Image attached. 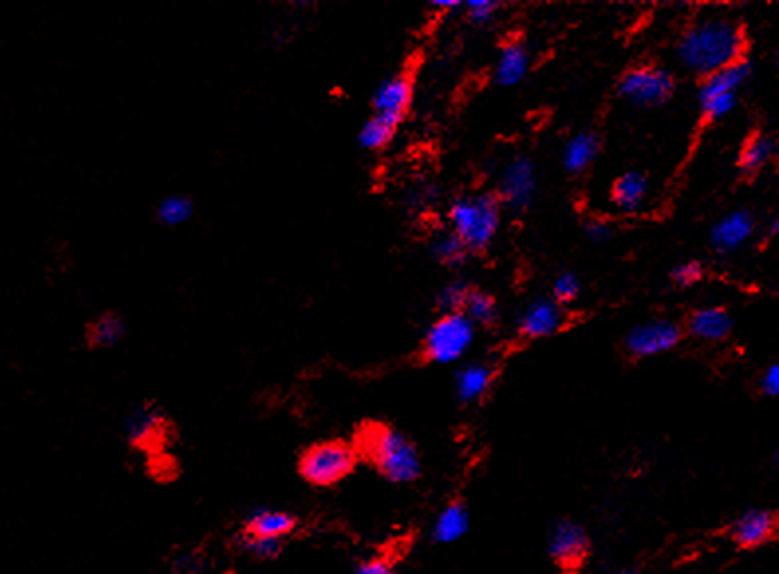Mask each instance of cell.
I'll use <instances>...</instances> for the list:
<instances>
[{
    "mask_svg": "<svg viewBox=\"0 0 779 574\" xmlns=\"http://www.w3.org/2000/svg\"><path fill=\"white\" fill-rule=\"evenodd\" d=\"M744 32L740 24L726 18L695 22L679 40V62L699 75H712L742 62Z\"/></svg>",
    "mask_w": 779,
    "mask_h": 574,
    "instance_id": "cell-1",
    "label": "cell"
},
{
    "mask_svg": "<svg viewBox=\"0 0 779 574\" xmlns=\"http://www.w3.org/2000/svg\"><path fill=\"white\" fill-rule=\"evenodd\" d=\"M357 448L371 460L377 472L393 484H411L421 476L423 464L419 450L403 432L371 425L359 434Z\"/></svg>",
    "mask_w": 779,
    "mask_h": 574,
    "instance_id": "cell-2",
    "label": "cell"
},
{
    "mask_svg": "<svg viewBox=\"0 0 779 574\" xmlns=\"http://www.w3.org/2000/svg\"><path fill=\"white\" fill-rule=\"evenodd\" d=\"M452 231L462 239L468 251L480 253L490 247L496 237L501 212L494 196H466L452 204L448 212Z\"/></svg>",
    "mask_w": 779,
    "mask_h": 574,
    "instance_id": "cell-3",
    "label": "cell"
},
{
    "mask_svg": "<svg viewBox=\"0 0 779 574\" xmlns=\"http://www.w3.org/2000/svg\"><path fill=\"white\" fill-rule=\"evenodd\" d=\"M357 446L344 440H324L304 450L298 462L300 476L318 488L336 486L357 466Z\"/></svg>",
    "mask_w": 779,
    "mask_h": 574,
    "instance_id": "cell-4",
    "label": "cell"
},
{
    "mask_svg": "<svg viewBox=\"0 0 779 574\" xmlns=\"http://www.w3.org/2000/svg\"><path fill=\"white\" fill-rule=\"evenodd\" d=\"M474 340L476 324L464 312H450L432 322L426 332L423 350L426 359L440 365H450L466 356Z\"/></svg>",
    "mask_w": 779,
    "mask_h": 574,
    "instance_id": "cell-5",
    "label": "cell"
},
{
    "mask_svg": "<svg viewBox=\"0 0 779 574\" xmlns=\"http://www.w3.org/2000/svg\"><path fill=\"white\" fill-rule=\"evenodd\" d=\"M750 77V64L738 62L720 72L707 75L699 87V103L707 121L726 117L736 105V93Z\"/></svg>",
    "mask_w": 779,
    "mask_h": 574,
    "instance_id": "cell-6",
    "label": "cell"
},
{
    "mask_svg": "<svg viewBox=\"0 0 779 574\" xmlns=\"http://www.w3.org/2000/svg\"><path fill=\"white\" fill-rule=\"evenodd\" d=\"M675 89L673 75L663 68L643 66L626 73L620 79L618 91L624 99L638 107H657L665 103Z\"/></svg>",
    "mask_w": 779,
    "mask_h": 574,
    "instance_id": "cell-7",
    "label": "cell"
},
{
    "mask_svg": "<svg viewBox=\"0 0 779 574\" xmlns=\"http://www.w3.org/2000/svg\"><path fill=\"white\" fill-rule=\"evenodd\" d=\"M537 192L535 164L527 156L511 158L499 176V200L511 210H527Z\"/></svg>",
    "mask_w": 779,
    "mask_h": 574,
    "instance_id": "cell-8",
    "label": "cell"
},
{
    "mask_svg": "<svg viewBox=\"0 0 779 574\" xmlns=\"http://www.w3.org/2000/svg\"><path fill=\"white\" fill-rule=\"evenodd\" d=\"M681 328L669 320L639 324L626 336V350L636 358H655L671 352L681 342Z\"/></svg>",
    "mask_w": 779,
    "mask_h": 574,
    "instance_id": "cell-9",
    "label": "cell"
},
{
    "mask_svg": "<svg viewBox=\"0 0 779 574\" xmlns=\"http://www.w3.org/2000/svg\"><path fill=\"white\" fill-rule=\"evenodd\" d=\"M413 101V81L409 75L399 73L387 77L373 93L371 105H373V115L383 117L395 125H399Z\"/></svg>",
    "mask_w": 779,
    "mask_h": 574,
    "instance_id": "cell-10",
    "label": "cell"
},
{
    "mask_svg": "<svg viewBox=\"0 0 779 574\" xmlns=\"http://www.w3.org/2000/svg\"><path fill=\"white\" fill-rule=\"evenodd\" d=\"M565 316L555 298H537L521 312L519 330L527 338H547L561 330Z\"/></svg>",
    "mask_w": 779,
    "mask_h": 574,
    "instance_id": "cell-11",
    "label": "cell"
},
{
    "mask_svg": "<svg viewBox=\"0 0 779 574\" xmlns=\"http://www.w3.org/2000/svg\"><path fill=\"white\" fill-rule=\"evenodd\" d=\"M547 549L557 563L578 565L588 553V537L578 523L563 519L553 525L549 533Z\"/></svg>",
    "mask_w": 779,
    "mask_h": 574,
    "instance_id": "cell-12",
    "label": "cell"
},
{
    "mask_svg": "<svg viewBox=\"0 0 779 574\" xmlns=\"http://www.w3.org/2000/svg\"><path fill=\"white\" fill-rule=\"evenodd\" d=\"M776 527H778V519L774 513L764 509H750L732 523L730 533L740 547L752 549L764 545L774 535Z\"/></svg>",
    "mask_w": 779,
    "mask_h": 574,
    "instance_id": "cell-13",
    "label": "cell"
},
{
    "mask_svg": "<svg viewBox=\"0 0 779 574\" xmlns=\"http://www.w3.org/2000/svg\"><path fill=\"white\" fill-rule=\"evenodd\" d=\"M754 233V219L748 212H732L722 217L710 229V243L718 253H732L740 249Z\"/></svg>",
    "mask_w": 779,
    "mask_h": 574,
    "instance_id": "cell-14",
    "label": "cell"
},
{
    "mask_svg": "<svg viewBox=\"0 0 779 574\" xmlns=\"http://www.w3.org/2000/svg\"><path fill=\"white\" fill-rule=\"evenodd\" d=\"M296 529L294 515L281 511V509H255L245 519V535L255 537H271V539H284Z\"/></svg>",
    "mask_w": 779,
    "mask_h": 574,
    "instance_id": "cell-15",
    "label": "cell"
},
{
    "mask_svg": "<svg viewBox=\"0 0 779 574\" xmlns=\"http://www.w3.org/2000/svg\"><path fill=\"white\" fill-rule=\"evenodd\" d=\"M689 330L695 338L703 342H722L732 330L730 314L720 306H710L697 310L689 320Z\"/></svg>",
    "mask_w": 779,
    "mask_h": 574,
    "instance_id": "cell-16",
    "label": "cell"
},
{
    "mask_svg": "<svg viewBox=\"0 0 779 574\" xmlns=\"http://www.w3.org/2000/svg\"><path fill=\"white\" fill-rule=\"evenodd\" d=\"M527 70H529V52H527V48L521 42H517V40L507 42L501 48L499 58H497L496 72H494L497 85L513 87V85L523 81V77L527 75Z\"/></svg>",
    "mask_w": 779,
    "mask_h": 574,
    "instance_id": "cell-17",
    "label": "cell"
},
{
    "mask_svg": "<svg viewBox=\"0 0 779 574\" xmlns=\"http://www.w3.org/2000/svg\"><path fill=\"white\" fill-rule=\"evenodd\" d=\"M470 529V513L460 502L448 503L434 519L432 539L436 543L448 545L460 541Z\"/></svg>",
    "mask_w": 779,
    "mask_h": 574,
    "instance_id": "cell-18",
    "label": "cell"
},
{
    "mask_svg": "<svg viewBox=\"0 0 779 574\" xmlns=\"http://www.w3.org/2000/svg\"><path fill=\"white\" fill-rule=\"evenodd\" d=\"M494 379V371L486 363H468L456 373V395L462 403L482 399Z\"/></svg>",
    "mask_w": 779,
    "mask_h": 574,
    "instance_id": "cell-19",
    "label": "cell"
},
{
    "mask_svg": "<svg viewBox=\"0 0 779 574\" xmlns=\"http://www.w3.org/2000/svg\"><path fill=\"white\" fill-rule=\"evenodd\" d=\"M649 194V182L641 172L622 174L612 188V202L626 214H632L641 208Z\"/></svg>",
    "mask_w": 779,
    "mask_h": 574,
    "instance_id": "cell-20",
    "label": "cell"
},
{
    "mask_svg": "<svg viewBox=\"0 0 779 574\" xmlns=\"http://www.w3.org/2000/svg\"><path fill=\"white\" fill-rule=\"evenodd\" d=\"M600 139L594 133H580L563 150V166L570 174H582L598 156Z\"/></svg>",
    "mask_w": 779,
    "mask_h": 574,
    "instance_id": "cell-21",
    "label": "cell"
},
{
    "mask_svg": "<svg viewBox=\"0 0 779 574\" xmlns=\"http://www.w3.org/2000/svg\"><path fill=\"white\" fill-rule=\"evenodd\" d=\"M162 425H164L162 413L154 405H142L127 419L125 434L133 444L142 446V444H150L156 436H160Z\"/></svg>",
    "mask_w": 779,
    "mask_h": 574,
    "instance_id": "cell-22",
    "label": "cell"
},
{
    "mask_svg": "<svg viewBox=\"0 0 779 574\" xmlns=\"http://www.w3.org/2000/svg\"><path fill=\"white\" fill-rule=\"evenodd\" d=\"M430 255L444 267H460L466 261L468 249L454 231H438L428 243Z\"/></svg>",
    "mask_w": 779,
    "mask_h": 574,
    "instance_id": "cell-23",
    "label": "cell"
},
{
    "mask_svg": "<svg viewBox=\"0 0 779 574\" xmlns=\"http://www.w3.org/2000/svg\"><path fill=\"white\" fill-rule=\"evenodd\" d=\"M125 336V320L119 314L107 312L95 318L87 330V342L93 348H113Z\"/></svg>",
    "mask_w": 779,
    "mask_h": 574,
    "instance_id": "cell-24",
    "label": "cell"
},
{
    "mask_svg": "<svg viewBox=\"0 0 779 574\" xmlns=\"http://www.w3.org/2000/svg\"><path fill=\"white\" fill-rule=\"evenodd\" d=\"M397 127L399 125H395L383 117L373 115L361 125V129L357 133V143L365 150H381L393 141Z\"/></svg>",
    "mask_w": 779,
    "mask_h": 574,
    "instance_id": "cell-25",
    "label": "cell"
},
{
    "mask_svg": "<svg viewBox=\"0 0 779 574\" xmlns=\"http://www.w3.org/2000/svg\"><path fill=\"white\" fill-rule=\"evenodd\" d=\"M194 216V202L184 194H170L160 200L156 208V217L168 227H178L188 223Z\"/></svg>",
    "mask_w": 779,
    "mask_h": 574,
    "instance_id": "cell-26",
    "label": "cell"
},
{
    "mask_svg": "<svg viewBox=\"0 0 779 574\" xmlns=\"http://www.w3.org/2000/svg\"><path fill=\"white\" fill-rule=\"evenodd\" d=\"M776 152V141L770 137H754L750 143L744 146L740 166L746 172L760 170Z\"/></svg>",
    "mask_w": 779,
    "mask_h": 574,
    "instance_id": "cell-27",
    "label": "cell"
},
{
    "mask_svg": "<svg viewBox=\"0 0 779 574\" xmlns=\"http://www.w3.org/2000/svg\"><path fill=\"white\" fill-rule=\"evenodd\" d=\"M474 324H492L496 320L497 306L496 300L482 292V290H476L472 288L468 300H466V306L462 310Z\"/></svg>",
    "mask_w": 779,
    "mask_h": 574,
    "instance_id": "cell-28",
    "label": "cell"
},
{
    "mask_svg": "<svg viewBox=\"0 0 779 574\" xmlns=\"http://www.w3.org/2000/svg\"><path fill=\"white\" fill-rule=\"evenodd\" d=\"M472 292V287L462 283V281H454L450 285L442 288L438 292V306L444 314H450V312H462L464 306H466V300Z\"/></svg>",
    "mask_w": 779,
    "mask_h": 574,
    "instance_id": "cell-29",
    "label": "cell"
},
{
    "mask_svg": "<svg viewBox=\"0 0 779 574\" xmlns=\"http://www.w3.org/2000/svg\"><path fill=\"white\" fill-rule=\"evenodd\" d=\"M243 549L257 559H275L283 549V539L243 535Z\"/></svg>",
    "mask_w": 779,
    "mask_h": 574,
    "instance_id": "cell-30",
    "label": "cell"
},
{
    "mask_svg": "<svg viewBox=\"0 0 779 574\" xmlns=\"http://www.w3.org/2000/svg\"><path fill=\"white\" fill-rule=\"evenodd\" d=\"M580 292V281L576 275L572 273H563L555 279L553 283V298L559 302V304H567L572 302Z\"/></svg>",
    "mask_w": 779,
    "mask_h": 574,
    "instance_id": "cell-31",
    "label": "cell"
},
{
    "mask_svg": "<svg viewBox=\"0 0 779 574\" xmlns=\"http://www.w3.org/2000/svg\"><path fill=\"white\" fill-rule=\"evenodd\" d=\"M671 279L679 287H693V285H697L703 279V267L699 263H695V261L681 263V265H677L671 271Z\"/></svg>",
    "mask_w": 779,
    "mask_h": 574,
    "instance_id": "cell-32",
    "label": "cell"
},
{
    "mask_svg": "<svg viewBox=\"0 0 779 574\" xmlns=\"http://www.w3.org/2000/svg\"><path fill=\"white\" fill-rule=\"evenodd\" d=\"M499 6L501 4H497L494 0H470L466 4V12L474 24H488L494 18Z\"/></svg>",
    "mask_w": 779,
    "mask_h": 574,
    "instance_id": "cell-33",
    "label": "cell"
},
{
    "mask_svg": "<svg viewBox=\"0 0 779 574\" xmlns=\"http://www.w3.org/2000/svg\"><path fill=\"white\" fill-rule=\"evenodd\" d=\"M586 231V237L592 241V243H604L612 237V225L608 221H602V219H592L586 223L584 227Z\"/></svg>",
    "mask_w": 779,
    "mask_h": 574,
    "instance_id": "cell-34",
    "label": "cell"
},
{
    "mask_svg": "<svg viewBox=\"0 0 779 574\" xmlns=\"http://www.w3.org/2000/svg\"><path fill=\"white\" fill-rule=\"evenodd\" d=\"M355 574H395L393 573V567L389 561L385 559H367L363 563L357 565Z\"/></svg>",
    "mask_w": 779,
    "mask_h": 574,
    "instance_id": "cell-35",
    "label": "cell"
},
{
    "mask_svg": "<svg viewBox=\"0 0 779 574\" xmlns=\"http://www.w3.org/2000/svg\"><path fill=\"white\" fill-rule=\"evenodd\" d=\"M762 385H764V391H766L768 395L779 397V363H774V365L766 371Z\"/></svg>",
    "mask_w": 779,
    "mask_h": 574,
    "instance_id": "cell-36",
    "label": "cell"
},
{
    "mask_svg": "<svg viewBox=\"0 0 779 574\" xmlns=\"http://www.w3.org/2000/svg\"><path fill=\"white\" fill-rule=\"evenodd\" d=\"M432 6L442 8V10H452V8H458L460 2H458V0H434Z\"/></svg>",
    "mask_w": 779,
    "mask_h": 574,
    "instance_id": "cell-37",
    "label": "cell"
},
{
    "mask_svg": "<svg viewBox=\"0 0 779 574\" xmlns=\"http://www.w3.org/2000/svg\"><path fill=\"white\" fill-rule=\"evenodd\" d=\"M772 233H776V235L779 233V214L774 217V221H772Z\"/></svg>",
    "mask_w": 779,
    "mask_h": 574,
    "instance_id": "cell-38",
    "label": "cell"
},
{
    "mask_svg": "<svg viewBox=\"0 0 779 574\" xmlns=\"http://www.w3.org/2000/svg\"><path fill=\"white\" fill-rule=\"evenodd\" d=\"M618 574H636V573H632V571H622V573H618Z\"/></svg>",
    "mask_w": 779,
    "mask_h": 574,
    "instance_id": "cell-39",
    "label": "cell"
},
{
    "mask_svg": "<svg viewBox=\"0 0 779 574\" xmlns=\"http://www.w3.org/2000/svg\"><path fill=\"white\" fill-rule=\"evenodd\" d=\"M778 68H779V52H778Z\"/></svg>",
    "mask_w": 779,
    "mask_h": 574,
    "instance_id": "cell-40",
    "label": "cell"
}]
</instances>
